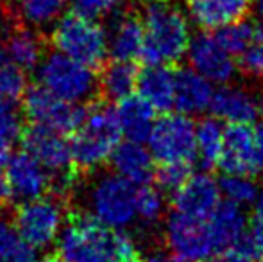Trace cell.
Instances as JSON below:
<instances>
[{"label":"cell","mask_w":263,"mask_h":262,"mask_svg":"<svg viewBox=\"0 0 263 262\" xmlns=\"http://www.w3.org/2000/svg\"><path fill=\"white\" fill-rule=\"evenodd\" d=\"M50 43L66 56L99 70L106 63L107 38L106 31L95 18L84 16L72 9L54 27Z\"/></svg>","instance_id":"cell-4"},{"label":"cell","mask_w":263,"mask_h":262,"mask_svg":"<svg viewBox=\"0 0 263 262\" xmlns=\"http://www.w3.org/2000/svg\"><path fill=\"white\" fill-rule=\"evenodd\" d=\"M58 253L65 262H143L131 235L79 208H66Z\"/></svg>","instance_id":"cell-1"},{"label":"cell","mask_w":263,"mask_h":262,"mask_svg":"<svg viewBox=\"0 0 263 262\" xmlns=\"http://www.w3.org/2000/svg\"><path fill=\"white\" fill-rule=\"evenodd\" d=\"M111 165L115 172L124 176L135 185H149L154 180V156L140 142H122L111 154Z\"/></svg>","instance_id":"cell-19"},{"label":"cell","mask_w":263,"mask_h":262,"mask_svg":"<svg viewBox=\"0 0 263 262\" xmlns=\"http://www.w3.org/2000/svg\"><path fill=\"white\" fill-rule=\"evenodd\" d=\"M258 253L253 244V239L249 234H246L235 246L220 252L213 259V262H258Z\"/></svg>","instance_id":"cell-35"},{"label":"cell","mask_w":263,"mask_h":262,"mask_svg":"<svg viewBox=\"0 0 263 262\" xmlns=\"http://www.w3.org/2000/svg\"><path fill=\"white\" fill-rule=\"evenodd\" d=\"M249 237L253 239V244H254V248H256V253H258V257H260V260H263V187H261L260 194H258L256 205H254Z\"/></svg>","instance_id":"cell-37"},{"label":"cell","mask_w":263,"mask_h":262,"mask_svg":"<svg viewBox=\"0 0 263 262\" xmlns=\"http://www.w3.org/2000/svg\"><path fill=\"white\" fill-rule=\"evenodd\" d=\"M258 110H260V115L263 117V94H261L260 101H258Z\"/></svg>","instance_id":"cell-46"},{"label":"cell","mask_w":263,"mask_h":262,"mask_svg":"<svg viewBox=\"0 0 263 262\" xmlns=\"http://www.w3.org/2000/svg\"><path fill=\"white\" fill-rule=\"evenodd\" d=\"M7 63V54H6V49H4L2 45H0V66Z\"/></svg>","instance_id":"cell-44"},{"label":"cell","mask_w":263,"mask_h":262,"mask_svg":"<svg viewBox=\"0 0 263 262\" xmlns=\"http://www.w3.org/2000/svg\"><path fill=\"white\" fill-rule=\"evenodd\" d=\"M254 27L249 22H235V24L224 25V27L217 29L215 40L220 43V47L231 56H240L243 50L247 49V45L251 43L253 38Z\"/></svg>","instance_id":"cell-28"},{"label":"cell","mask_w":263,"mask_h":262,"mask_svg":"<svg viewBox=\"0 0 263 262\" xmlns=\"http://www.w3.org/2000/svg\"><path fill=\"white\" fill-rule=\"evenodd\" d=\"M20 142L24 151L31 153L49 171V174H66L77 171L73 167L70 142L63 133L34 123H27L22 128Z\"/></svg>","instance_id":"cell-11"},{"label":"cell","mask_w":263,"mask_h":262,"mask_svg":"<svg viewBox=\"0 0 263 262\" xmlns=\"http://www.w3.org/2000/svg\"><path fill=\"white\" fill-rule=\"evenodd\" d=\"M197 133V153L201 154V162L206 169H213L218 165V158L224 144V128L215 117L202 119L195 128Z\"/></svg>","instance_id":"cell-26"},{"label":"cell","mask_w":263,"mask_h":262,"mask_svg":"<svg viewBox=\"0 0 263 262\" xmlns=\"http://www.w3.org/2000/svg\"><path fill=\"white\" fill-rule=\"evenodd\" d=\"M40 83L58 97L70 102L99 97V74L63 53H52L40 63Z\"/></svg>","instance_id":"cell-5"},{"label":"cell","mask_w":263,"mask_h":262,"mask_svg":"<svg viewBox=\"0 0 263 262\" xmlns=\"http://www.w3.org/2000/svg\"><path fill=\"white\" fill-rule=\"evenodd\" d=\"M188 58L195 72L204 76L208 81L228 83L235 76V63L231 54H228L215 40L213 34H199L190 42Z\"/></svg>","instance_id":"cell-15"},{"label":"cell","mask_w":263,"mask_h":262,"mask_svg":"<svg viewBox=\"0 0 263 262\" xmlns=\"http://www.w3.org/2000/svg\"><path fill=\"white\" fill-rule=\"evenodd\" d=\"M122 130L109 102L95 99L86 104V117L70 135L73 167L81 176L104 165L120 144Z\"/></svg>","instance_id":"cell-2"},{"label":"cell","mask_w":263,"mask_h":262,"mask_svg":"<svg viewBox=\"0 0 263 262\" xmlns=\"http://www.w3.org/2000/svg\"><path fill=\"white\" fill-rule=\"evenodd\" d=\"M149 146L154 160L159 164H194L197 156V133L194 120L184 113H163L154 123L149 135Z\"/></svg>","instance_id":"cell-7"},{"label":"cell","mask_w":263,"mask_h":262,"mask_svg":"<svg viewBox=\"0 0 263 262\" xmlns=\"http://www.w3.org/2000/svg\"><path fill=\"white\" fill-rule=\"evenodd\" d=\"M254 6H256V11L258 14L263 18V0H254Z\"/></svg>","instance_id":"cell-45"},{"label":"cell","mask_w":263,"mask_h":262,"mask_svg":"<svg viewBox=\"0 0 263 262\" xmlns=\"http://www.w3.org/2000/svg\"><path fill=\"white\" fill-rule=\"evenodd\" d=\"M11 147H13V144L6 142V140H0V169L6 167L7 162H9V158H11Z\"/></svg>","instance_id":"cell-41"},{"label":"cell","mask_w":263,"mask_h":262,"mask_svg":"<svg viewBox=\"0 0 263 262\" xmlns=\"http://www.w3.org/2000/svg\"><path fill=\"white\" fill-rule=\"evenodd\" d=\"M254 156H256L258 171L263 169V123L254 128Z\"/></svg>","instance_id":"cell-39"},{"label":"cell","mask_w":263,"mask_h":262,"mask_svg":"<svg viewBox=\"0 0 263 262\" xmlns=\"http://www.w3.org/2000/svg\"><path fill=\"white\" fill-rule=\"evenodd\" d=\"M6 178L13 198L27 201L49 193L50 174L27 151L11 154L6 165Z\"/></svg>","instance_id":"cell-12"},{"label":"cell","mask_w":263,"mask_h":262,"mask_svg":"<svg viewBox=\"0 0 263 262\" xmlns=\"http://www.w3.org/2000/svg\"><path fill=\"white\" fill-rule=\"evenodd\" d=\"M11 199H13V194H11L6 172H2V169H0V208H7Z\"/></svg>","instance_id":"cell-40"},{"label":"cell","mask_w":263,"mask_h":262,"mask_svg":"<svg viewBox=\"0 0 263 262\" xmlns=\"http://www.w3.org/2000/svg\"><path fill=\"white\" fill-rule=\"evenodd\" d=\"M117 119L120 124L122 135L131 142H145L156 123V110L142 95H127L118 101Z\"/></svg>","instance_id":"cell-21"},{"label":"cell","mask_w":263,"mask_h":262,"mask_svg":"<svg viewBox=\"0 0 263 262\" xmlns=\"http://www.w3.org/2000/svg\"><path fill=\"white\" fill-rule=\"evenodd\" d=\"M192 176V164L183 162H170V164H159L154 172V182L161 190L174 194L188 178Z\"/></svg>","instance_id":"cell-33"},{"label":"cell","mask_w":263,"mask_h":262,"mask_svg":"<svg viewBox=\"0 0 263 262\" xmlns=\"http://www.w3.org/2000/svg\"><path fill=\"white\" fill-rule=\"evenodd\" d=\"M254 0H186L192 20L204 31L240 22L249 14Z\"/></svg>","instance_id":"cell-17"},{"label":"cell","mask_w":263,"mask_h":262,"mask_svg":"<svg viewBox=\"0 0 263 262\" xmlns=\"http://www.w3.org/2000/svg\"><path fill=\"white\" fill-rule=\"evenodd\" d=\"M136 90L156 112L166 113L176 101V70L165 65H145L138 74Z\"/></svg>","instance_id":"cell-20"},{"label":"cell","mask_w":263,"mask_h":262,"mask_svg":"<svg viewBox=\"0 0 263 262\" xmlns=\"http://www.w3.org/2000/svg\"><path fill=\"white\" fill-rule=\"evenodd\" d=\"M118 0H76V11L90 18L106 16L117 9Z\"/></svg>","instance_id":"cell-38"},{"label":"cell","mask_w":263,"mask_h":262,"mask_svg":"<svg viewBox=\"0 0 263 262\" xmlns=\"http://www.w3.org/2000/svg\"><path fill=\"white\" fill-rule=\"evenodd\" d=\"M238 68L246 76L263 79V22L254 27L253 38L247 49L240 54Z\"/></svg>","instance_id":"cell-32"},{"label":"cell","mask_w":263,"mask_h":262,"mask_svg":"<svg viewBox=\"0 0 263 262\" xmlns=\"http://www.w3.org/2000/svg\"><path fill=\"white\" fill-rule=\"evenodd\" d=\"M65 210L66 203L50 194L27 199L14 208L13 224L18 235L32 248H47L58 237Z\"/></svg>","instance_id":"cell-8"},{"label":"cell","mask_w":263,"mask_h":262,"mask_svg":"<svg viewBox=\"0 0 263 262\" xmlns=\"http://www.w3.org/2000/svg\"><path fill=\"white\" fill-rule=\"evenodd\" d=\"M6 54L11 58V63L18 65L22 70H34L43 61L45 53V38L40 32L29 29L20 20L18 14L9 16L7 22V34L4 42Z\"/></svg>","instance_id":"cell-16"},{"label":"cell","mask_w":263,"mask_h":262,"mask_svg":"<svg viewBox=\"0 0 263 262\" xmlns=\"http://www.w3.org/2000/svg\"><path fill=\"white\" fill-rule=\"evenodd\" d=\"M99 74V97L106 102L122 101L127 95H133L138 83V66L135 61L111 60L106 61Z\"/></svg>","instance_id":"cell-22"},{"label":"cell","mask_w":263,"mask_h":262,"mask_svg":"<svg viewBox=\"0 0 263 262\" xmlns=\"http://www.w3.org/2000/svg\"><path fill=\"white\" fill-rule=\"evenodd\" d=\"M213 90L210 81L195 70H176V101L174 106L184 115L201 113L210 108Z\"/></svg>","instance_id":"cell-23"},{"label":"cell","mask_w":263,"mask_h":262,"mask_svg":"<svg viewBox=\"0 0 263 262\" xmlns=\"http://www.w3.org/2000/svg\"><path fill=\"white\" fill-rule=\"evenodd\" d=\"M210 232L217 253L235 246L246 235V216L240 205L224 201L208 217Z\"/></svg>","instance_id":"cell-24"},{"label":"cell","mask_w":263,"mask_h":262,"mask_svg":"<svg viewBox=\"0 0 263 262\" xmlns=\"http://www.w3.org/2000/svg\"><path fill=\"white\" fill-rule=\"evenodd\" d=\"M143 262H183V260H179L176 255H165V253H154V255H151L149 259H145Z\"/></svg>","instance_id":"cell-42"},{"label":"cell","mask_w":263,"mask_h":262,"mask_svg":"<svg viewBox=\"0 0 263 262\" xmlns=\"http://www.w3.org/2000/svg\"><path fill=\"white\" fill-rule=\"evenodd\" d=\"M136 189L120 174L102 178L91 193L93 214L113 228H124L136 217Z\"/></svg>","instance_id":"cell-10"},{"label":"cell","mask_w":263,"mask_h":262,"mask_svg":"<svg viewBox=\"0 0 263 262\" xmlns=\"http://www.w3.org/2000/svg\"><path fill=\"white\" fill-rule=\"evenodd\" d=\"M22 123L18 113L14 112V104L0 102V140H6L14 144V140H20Z\"/></svg>","instance_id":"cell-36"},{"label":"cell","mask_w":263,"mask_h":262,"mask_svg":"<svg viewBox=\"0 0 263 262\" xmlns=\"http://www.w3.org/2000/svg\"><path fill=\"white\" fill-rule=\"evenodd\" d=\"M218 167L226 174H256L258 165L254 156V131L249 124L229 123L224 130V144L218 158Z\"/></svg>","instance_id":"cell-13"},{"label":"cell","mask_w":263,"mask_h":262,"mask_svg":"<svg viewBox=\"0 0 263 262\" xmlns=\"http://www.w3.org/2000/svg\"><path fill=\"white\" fill-rule=\"evenodd\" d=\"M34 250L18 235L13 223L0 216V262H36Z\"/></svg>","instance_id":"cell-27"},{"label":"cell","mask_w":263,"mask_h":262,"mask_svg":"<svg viewBox=\"0 0 263 262\" xmlns=\"http://www.w3.org/2000/svg\"><path fill=\"white\" fill-rule=\"evenodd\" d=\"M145 65H176L190 49V31L184 14L170 0H145L143 13Z\"/></svg>","instance_id":"cell-3"},{"label":"cell","mask_w":263,"mask_h":262,"mask_svg":"<svg viewBox=\"0 0 263 262\" xmlns=\"http://www.w3.org/2000/svg\"><path fill=\"white\" fill-rule=\"evenodd\" d=\"M25 119L29 123L50 128L63 135H72L86 117V104L79 106L58 97L55 94L40 84H29L22 97Z\"/></svg>","instance_id":"cell-6"},{"label":"cell","mask_w":263,"mask_h":262,"mask_svg":"<svg viewBox=\"0 0 263 262\" xmlns=\"http://www.w3.org/2000/svg\"><path fill=\"white\" fill-rule=\"evenodd\" d=\"M210 110L217 119L238 124H251L260 115L258 102L247 92L231 86H224L215 92Z\"/></svg>","instance_id":"cell-25"},{"label":"cell","mask_w":263,"mask_h":262,"mask_svg":"<svg viewBox=\"0 0 263 262\" xmlns=\"http://www.w3.org/2000/svg\"><path fill=\"white\" fill-rule=\"evenodd\" d=\"M163 214V198L158 189L151 185H138L136 189V217L145 223H156Z\"/></svg>","instance_id":"cell-34"},{"label":"cell","mask_w":263,"mask_h":262,"mask_svg":"<svg viewBox=\"0 0 263 262\" xmlns=\"http://www.w3.org/2000/svg\"><path fill=\"white\" fill-rule=\"evenodd\" d=\"M220 187L210 174H192L172 194V206L176 212L208 219L220 205Z\"/></svg>","instance_id":"cell-14"},{"label":"cell","mask_w":263,"mask_h":262,"mask_svg":"<svg viewBox=\"0 0 263 262\" xmlns=\"http://www.w3.org/2000/svg\"><path fill=\"white\" fill-rule=\"evenodd\" d=\"M40 262H65V260H63L61 255H59V253L55 252V253H49V255H45Z\"/></svg>","instance_id":"cell-43"},{"label":"cell","mask_w":263,"mask_h":262,"mask_svg":"<svg viewBox=\"0 0 263 262\" xmlns=\"http://www.w3.org/2000/svg\"><path fill=\"white\" fill-rule=\"evenodd\" d=\"M165 241L170 253L183 262H202L217 253L208 219L176 212L168 217Z\"/></svg>","instance_id":"cell-9"},{"label":"cell","mask_w":263,"mask_h":262,"mask_svg":"<svg viewBox=\"0 0 263 262\" xmlns=\"http://www.w3.org/2000/svg\"><path fill=\"white\" fill-rule=\"evenodd\" d=\"M145 47V29L143 18L136 11H122L115 18V27L111 31V56L120 61L142 60Z\"/></svg>","instance_id":"cell-18"},{"label":"cell","mask_w":263,"mask_h":262,"mask_svg":"<svg viewBox=\"0 0 263 262\" xmlns=\"http://www.w3.org/2000/svg\"><path fill=\"white\" fill-rule=\"evenodd\" d=\"M218 187H220V193L228 198V201L236 203V205H249L258 198V189L249 176L226 174Z\"/></svg>","instance_id":"cell-31"},{"label":"cell","mask_w":263,"mask_h":262,"mask_svg":"<svg viewBox=\"0 0 263 262\" xmlns=\"http://www.w3.org/2000/svg\"><path fill=\"white\" fill-rule=\"evenodd\" d=\"M27 86L25 70L9 61L0 66V102H9V104L20 102Z\"/></svg>","instance_id":"cell-30"},{"label":"cell","mask_w":263,"mask_h":262,"mask_svg":"<svg viewBox=\"0 0 263 262\" xmlns=\"http://www.w3.org/2000/svg\"><path fill=\"white\" fill-rule=\"evenodd\" d=\"M63 6L65 0H18L20 13L16 14L32 25H43L58 18Z\"/></svg>","instance_id":"cell-29"}]
</instances>
